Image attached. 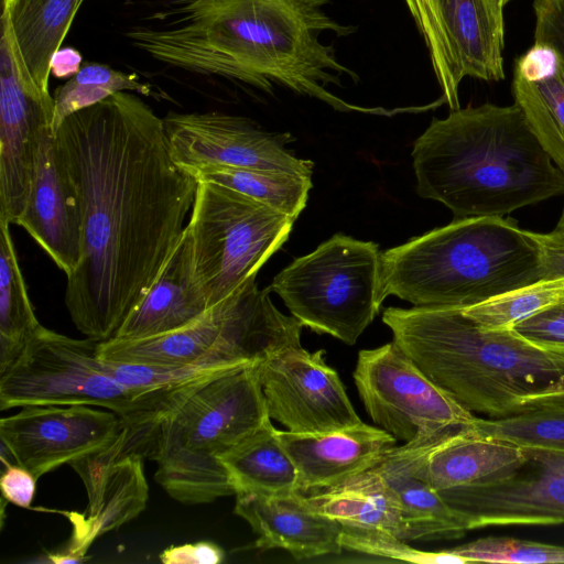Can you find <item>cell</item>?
<instances>
[{
  "label": "cell",
  "mask_w": 564,
  "mask_h": 564,
  "mask_svg": "<svg viewBox=\"0 0 564 564\" xmlns=\"http://www.w3.org/2000/svg\"><path fill=\"white\" fill-rule=\"evenodd\" d=\"M54 137L84 228L65 305L82 334L108 340L181 240L198 182L172 158L163 118L130 91L69 115Z\"/></svg>",
  "instance_id": "obj_1"
},
{
  "label": "cell",
  "mask_w": 564,
  "mask_h": 564,
  "mask_svg": "<svg viewBox=\"0 0 564 564\" xmlns=\"http://www.w3.org/2000/svg\"><path fill=\"white\" fill-rule=\"evenodd\" d=\"M329 0H171L150 20L126 33L132 46L154 59L202 75H216L271 93L273 84L318 99L334 110L391 116L330 93L341 76L359 80L319 36L357 31L328 15Z\"/></svg>",
  "instance_id": "obj_2"
},
{
  "label": "cell",
  "mask_w": 564,
  "mask_h": 564,
  "mask_svg": "<svg viewBox=\"0 0 564 564\" xmlns=\"http://www.w3.org/2000/svg\"><path fill=\"white\" fill-rule=\"evenodd\" d=\"M416 193L457 218L507 216L564 195V173L523 110L482 104L434 118L412 150Z\"/></svg>",
  "instance_id": "obj_3"
},
{
  "label": "cell",
  "mask_w": 564,
  "mask_h": 564,
  "mask_svg": "<svg viewBox=\"0 0 564 564\" xmlns=\"http://www.w3.org/2000/svg\"><path fill=\"white\" fill-rule=\"evenodd\" d=\"M393 341L471 413L506 417L564 402V364L512 329H486L462 308L388 307Z\"/></svg>",
  "instance_id": "obj_4"
},
{
  "label": "cell",
  "mask_w": 564,
  "mask_h": 564,
  "mask_svg": "<svg viewBox=\"0 0 564 564\" xmlns=\"http://www.w3.org/2000/svg\"><path fill=\"white\" fill-rule=\"evenodd\" d=\"M543 278L534 231L510 217L457 218L381 252V295L466 308Z\"/></svg>",
  "instance_id": "obj_5"
},
{
  "label": "cell",
  "mask_w": 564,
  "mask_h": 564,
  "mask_svg": "<svg viewBox=\"0 0 564 564\" xmlns=\"http://www.w3.org/2000/svg\"><path fill=\"white\" fill-rule=\"evenodd\" d=\"M270 420L258 362L206 378L161 420L155 481L185 505L235 495L219 456Z\"/></svg>",
  "instance_id": "obj_6"
},
{
  "label": "cell",
  "mask_w": 564,
  "mask_h": 564,
  "mask_svg": "<svg viewBox=\"0 0 564 564\" xmlns=\"http://www.w3.org/2000/svg\"><path fill=\"white\" fill-rule=\"evenodd\" d=\"M99 340L75 339L44 326L0 372V410L29 405H97L120 415L128 426L160 425L202 380L144 390L111 377L98 358Z\"/></svg>",
  "instance_id": "obj_7"
},
{
  "label": "cell",
  "mask_w": 564,
  "mask_h": 564,
  "mask_svg": "<svg viewBox=\"0 0 564 564\" xmlns=\"http://www.w3.org/2000/svg\"><path fill=\"white\" fill-rule=\"evenodd\" d=\"M249 278L193 323L161 335L111 338L98 345L100 360L158 365L237 367L301 345L303 324L281 313Z\"/></svg>",
  "instance_id": "obj_8"
},
{
  "label": "cell",
  "mask_w": 564,
  "mask_h": 564,
  "mask_svg": "<svg viewBox=\"0 0 564 564\" xmlns=\"http://www.w3.org/2000/svg\"><path fill=\"white\" fill-rule=\"evenodd\" d=\"M380 280L378 245L336 234L279 272L269 290L303 326L354 345L384 301Z\"/></svg>",
  "instance_id": "obj_9"
},
{
  "label": "cell",
  "mask_w": 564,
  "mask_h": 564,
  "mask_svg": "<svg viewBox=\"0 0 564 564\" xmlns=\"http://www.w3.org/2000/svg\"><path fill=\"white\" fill-rule=\"evenodd\" d=\"M197 182L186 231L193 274L212 307L256 276L295 219L230 187Z\"/></svg>",
  "instance_id": "obj_10"
},
{
  "label": "cell",
  "mask_w": 564,
  "mask_h": 564,
  "mask_svg": "<svg viewBox=\"0 0 564 564\" xmlns=\"http://www.w3.org/2000/svg\"><path fill=\"white\" fill-rule=\"evenodd\" d=\"M371 420L408 445H435L476 416L435 384L392 340L361 349L352 373Z\"/></svg>",
  "instance_id": "obj_11"
},
{
  "label": "cell",
  "mask_w": 564,
  "mask_h": 564,
  "mask_svg": "<svg viewBox=\"0 0 564 564\" xmlns=\"http://www.w3.org/2000/svg\"><path fill=\"white\" fill-rule=\"evenodd\" d=\"M427 47L451 110L460 108L465 77L505 78L503 4L500 0H404Z\"/></svg>",
  "instance_id": "obj_12"
},
{
  "label": "cell",
  "mask_w": 564,
  "mask_h": 564,
  "mask_svg": "<svg viewBox=\"0 0 564 564\" xmlns=\"http://www.w3.org/2000/svg\"><path fill=\"white\" fill-rule=\"evenodd\" d=\"M54 98L26 72L8 17L0 40V220L15 224L32 183L43 133L53 129Z\"/></svg>",
  "instance_id": "obj_13"
},
{
  "label": "cell",
  "mask_w": 564,
  "mask_h": 564,
  "mask_svg": "<svg viewBox=\"0 0 564 564\" xmlns=\"http://www.w3.org/2000/svg\"><path fill=\"white\" fill-rule=\"evenodd\" d=\"M258 372L270 419L290 432L324 433L362 422L323 349L283 348L259 361Z\"/></svg>",
  "instance_id": "obj_14"
},
{
  "label": "cell",
  "mask_w": 564,
  "mask_h": 564,
  "mask_svg": "<svg viewBox=\"0 0 564 564\" xmlns=\"http://www.w3.org/2000/svg\"><path fill=\"white\" fill-rule=\"evenodd\" d=\"M163 123L172 158L191 174L225 165L312 176L314 163L284 148L288 134L264 131L248 118L218 111L169 112Z\"/></svg>",
  "instance_id": "obj_15"
},
{
  "label": "cell",
  "mask_w": 564,
  "mask_h": 564,
  "mask_svg": "<svg viewBox=\"0 0 564 564\" xmlns=\"http://www.w3.org/2000/svg\"><path fill=\"white\" fill-rule=\"evenodd\" d=\"M525 451V463L512 474L440 494L468 530L564 524V452Z\"/></svg>",
  "instance_id": "obj_16"
},
{
  "label": "cell",
  "mask_w": 564,
  "mask_h": 564,
  "mask_svg": "<svg viewBox=\"0 0 564 564\" xmlns=\"http://www.w3.org/2000/svg\"><path fill=\"white\" fill-rule=\"evenodd\" d=\"M126 426L117 413L88 405H29L0 420V438L15 464L39 479L108 446Z\"/></svg>",
  "instance_id": "obj_17"
},
{
  "label": "cell",
  "mask_w": 564,
  "mask_h": 564,
  "mask_svg": "<svg viewBox=\"0 0 564 564\" xmlns=\"http://www.w3.org/2000/svg\"><path fill=\"white\" fill-rule=\"evenodd\" d=\"M144 457L128 454L119 435L108 446L73 460L68 465L82 478L87 496L85 513H70L72 542L65 553L53 555L55 563L84 561L90 543L138 517L145 508L149 486L143 470Z\"/></svg>",
  "instance_id": "obj_18"
},
{
  "label": "cell",
  "mask_w": 564,
  "mask_h": 564,
  "mask_svg": "<svg viewBox=\"0 0 564 564\" xmlns=\"http://www.w3.org/2000/svg\"><path fill=\"white\" fill-rule=\"evenodd\" d=\"M14 225L34 239L66 278L75 271L83 249V213L52 128L43 133L30 192Z\"/></svg>",
  "instance_id": "obj_19"
},
{
  "label": "cell",
  "mask_w": 564,
  "mask_h": 564,
  "mask_svg": "<svg viewBox=\"0 0 564 564\" xmlns=\"http://www.w3.org/2000/svg\"><path fill=\"white\" fill-rule=\"evenodd\" d=\"M276 434L296 467L302 494L337 486L372 468L397 446L390 433L364 422L324 433Z\"/></svg>",
  "instance_id": "obj_20"
},
{
  "label": "cell",
  "mask_w": 564,
  "mask_h": 564,
  "mask_svg": "<svg viewBox=\"0 0 564 564\" xmlns=\"http://www.w3.org/2000/svg\"><path fill=\"white\" fill-rule=\"evenodd\" d=\"M235 513L258 535L257 546L285 550L296 560L339 554L341 524L312 510L302 494L236 495Z\"/></svg>",
  "instance_id": "obj_21"
},
{
  "label": "cell",
  "mask_w": 564,
  "mask_h": 564,
  "mask_svg": "<svg viewBox=\"0 0 564 564\" xmlns=\"http://www.w3.org/2000/svg\"><path fill=\"white\" fill-rule=\"evenodd\" d=\"M525 460V449L478 435L469 426L441 443L419 447L414 470L440 495L503 478Z\"/></svg>",
  "instance_id": "obj_22"
},
{
  "label": "cell",
  "mask_w": 564,
  "mask_h": 564,
  "mask_svg": "<svg viewBox=\"0 0 564 564\" xmlns=\"http://www.w3.org/2000/svg\"><path fill=\"white\" fill-rule=\"evenodd\" d=\"M210 307L197 285L185 230L147 295L131 311L113 338H143L182 328Z\"/></svg>",
  "instance_id": "obj_23"
},
{
  "label": "cell",
  "mask_w": 564,
  "mask_h": 564,
  "mask_svg": "<svg viewBox=\"0 0 564 564\" xmlns=\"http://www.w3.org/2000/svg\"><path fill=\"white\" fill-rule=\"evenodd\" d=\"M421 446L424 445L395 446L373 466L398 505L400 539L405 542L457 539L468 531L467 524L414 470Z\"/></svg>",
  "instance_id": "obj_24"
},
{
  "label": "cell",
  "mask_w": 564,
  "mask_h": 564,
  "mask_svg": "<svg viewBox=\"0 0 564 564\" xmlns=\"http://www.w3.org/2000/svg\"><path fill=\"white\" fill-rule=\"evenodd\" d=\"M512 93L542 148L564 173V82L550 47L533 44L516 59Z\"/></svg>",
  "instance_id": "obj_25"
},
{
  "label": "cell",
  "mask_w": 564,
  "mask_h": 564,
  "mask_svg": "<svg viewBox=\"0 0 564 564\" xmlns=\"http://www.w3.org/2000/svg\"><path fill=\"white\" fill-rule=\"evenodd\" d=\"M83 0H2L23 65L46 93L51 63Z\"/></svg>",
  "instance_id": "obj_26"
},
{
  "label": "cell",
  "mask_w": 564,
  "mask_h": 564,
  "mask_svg": "<svg viewBox=\"0 0 564 564\" xmlns=\"http://www.w3.org/2000/svg\"><path fill=\"white\" fill-rule=\"evenodd\" d=\"M235 495L291 496L299 491L296 467L271 420L219 456Z\"/></svg>",
  "instance_id": "obj_27"
},
{
  "label": "cell",
  "mask_w": 564,
  "mask_h": 564,
  "mask_svg": "<svg viewBox=\"0 0 564 564\" xmlns=\"http://www.w3.org/2000/svg\"><path fill=\"white\" fill-rule=\"evenodd\" d=\"M302 498L312 510L341 525L381 530L400 539L398 505L373 467L337 486L302 494Z\"/></svg>",
  "instance_id": "obj_28"
},
{
  "label": "cell",
  "mask_w": 564,
  "mask_h": 564,
  "mask_svg": "<svg viewBox=\"0 0 564 564\" xmlns=\"http://www.w3.org/2000/svg\"><path fill=\"white\" fill-rule=\"evenodd\" d=\"M10 225L0 220V372L41 326L29 297Z\"/></svg>",
  "instance_id": "obj_29"
},
{
  "label": "cell",
  "mask_w": 564,
  "mask_h": 564,
  "mask_svg": "<svg viewBox=\"0 0 564 564\" xmlns=\"http://www.w3.org/2000/svg\"><path fill=\"white\" fill-rule=\"evenodd\" d=\"M197 181L214 182L248 195L294 219L305 208L312 176L283 170L213 165L192 173Z\"/></svg>",
  "instance_id": "obj_30"
},
{
  "label": "cell",
  "mask_w": 564,
  "mask_h": 564,
  "mask_svg": "<svg viewBox=\"0 0 564 564\" xmlns=\"http://www.w3.org/2000/svg\"><path fill=\"white\" fill-rule=\"evenodd\" d=\"M563 300L564 275H561L542 278L462 311L486 329L508 330Z\"/></svg>",
  "instance_id": "obj_31"
},
{
  "label": "cell",
  "mask_w": 564,
  "mask_h": 564,
  "mask_svg": "<svg viewBox=\"0 0 564 564\" xmlns=\"http://www.w3.org/2000/svg\"><path fill=\"white\" fill-rule=\"evenodd\" d=\"M470 430L523 449L564 452V402L499 419L476 416Z\"/></svg>",
  "instance_id": "obj_32"
},
{
  "label": "cell",
  "mask_w": 564,
  "mask_h": 564,
  "mask_svg": "<svg viewBox=\"0 0 564 564\" xmlns=\"http://www.w3.org/2000/svg\"><path fill=\"white\" fill-rule=\"evenodd\" d=\"M119 91H137L149 96L151 87L128 74L102 64L84 65L54 95L53 132L72 113L95 105Z\"/></svg>",
  "instance_id": "obj_33"
},
{
  "label": "cell",
  "mask_w": 564,
  "mask_h": 564,
  "mask_svg": "<svg viewBox=\"0 0 564 564\" xmlns=\"http://www.w3.org/2000/svg\"><path fill=\"white\" fill-rule=\"evenodd\" d=\"M467 563L564 564V546L530 540L488 536L447 550Z\"/></svg>",
  "instance_id": "obj_34"
},
{
  "label": "cell",
  "mask_w": 564,
  "mask_h": 564,
  "mask_svg": "<svg viewBox=\"0 0 564 564\" xmlns=\"http://www.w3.org/2000/svg\"><path fill=\"white\" fill-rule=\"evenodd\" d=\"M343 549L370 555L422 564H466L447 550L426 552L413 549L405 541L381 530L341 525Z\"/></svg>",
  "instance_id": "obj_35"
},
{
  "label": "cell",
  "mask_w": 564,
  "mask_h": 564,
  "mask_svg": "<svg viewBox=\"0 0 564 564\" xmlns=\"http://www.w3.org/2000/svg\"><path fill=\"white\" fill-rule=\"evenodd\" d=\"M101 361L105 370L120 383L144 390H159L183 386L235 368L207 364L158 366L107 360Z\"/></svg>",
  "instance_id": "obj_36"
},
{
  "label": "cell",
  "mask_w": 564,
  "mask_h": 564,
  "mask_svg": "<svg viewBox=\"0 0 564 564\" xmlns=\"http://www.w3.org/2000/svg\"><path fill=\"white\" fill-rule=\"evenodd\" d=\"M512 330L564 364V300L518 323Z\"/></svg>",
  "instance_id": "obj_37"
},
{
  "label": "cell",
  "mask_w": 564,
  "mask_h": 564,
  "mask_svg": "<svg viewBox=\"0 0 564 564\" xmlns=\"http://www.w3.org/2000/svg\"><path fill=\"white\" fill-rule=\"evenodd\" d=\"M534 44L550 47L564 82V0H533Z\"/></svg>",
  "instance_id": "obj_38"
},
{
  "label": "cell",
  "mask_w": 564,
  "mask_h": 564,
  "mask_svg": "<svg viewBox=\"0 0 564 564\" xmlns=\"http://www.w3.org/2000/svg\"><path fill=\"white\" fill-rule=\"evenodd\" d=\"M37 478L26 468L8 465L2 471L0 488L3 498L22 508H30L36 491Z\"/></svg>",
  "instance_id": "obj_39"
},
{
  "label": "cell",
  "mask_w": 564,
  "mask_h": 564,
  "mask_svg": "<svg viewBox=\"0 0 564 564\" xmlns=\"http://www.w3.org/2000/svg\"><path fill=\"white\" fill-rule=\"evenodd\" d=\"M224 557L221 547L209 541L172 545L160 554L164 564H218Z\"/></svg>",
  "instance_id": "obj_40"
},
{
  "label": "cell",
  "mask_w": 564,
  "mask_h": 564,
  "mask_svg": "<svg viewBox=\"0 0 564 564\" xmlns=\"http://www.w3.org/2000/svg\"><path fill=\"white\" fill-rule=\"evenodd\" d=\"M534 236L542 249L543 278L564 275V234L553 229Z\"/></svg>",
  "instance_id": "obj_41"
},
{
  "label": "cell",
  "mask_w": 564,
  "mask_h": 564,
  "mask_svg": "<svg viewBox=\"0 0 564 564\" xmlns=\"http://www.w3.org/2000/svg\"><path fill=\"white\" fill-rule=\"evenodd\" d=\"M82 56L74 48H59L52 58L51 73L59 78L72 77L80 68Z\"/></svg>",
  "instance_id": "obj_42"
},
{
  "label": "cell",
  "mask_w": 564,
  "mask_h": 564,
  "mask_svg": "<svg viewBox=\"0 0 564 564\" xmlns=\"http://www.w3.org/2000/svg\"><path fill=\"white\" fill-rule=\"evenodd\" d=\"M554 230L564 234V207H563L561 217H560L558 223H557L556 227L554 228Z\"/></svg>",
  "instance_id": "obj_43"
},
{
  "label": "cell",
  "mask_w": 564,
  "mask_h": 564,
  "mask_svg": "<svg viewBox=\"0 0 564 564\" xmlns=\"http://www.w3.org/2000/svg\"><path fill=\"white\" fill-rule=\"evenodd\" d=\"M502 2L503 6H506L507 3H509L511 0H500Z\"/></svg>",
  "instance_id": "obj_44"
}]
</instances>
